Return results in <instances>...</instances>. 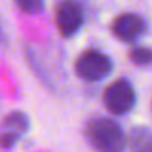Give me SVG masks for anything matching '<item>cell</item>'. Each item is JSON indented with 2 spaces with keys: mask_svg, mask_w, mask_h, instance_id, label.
Wrapping results in <instances>:
<instances>
[{
  "mask_svg": "<svg viewBox=\"0 0 152 152\" xmlns=\"http://www.w3.org/2000/svg\"><path fill=\"white\" fill-rule=\"evenodd\" d=\"M87 141L96 152H123L126 137L121 126L110 118H93L85 128Z\"/></svg>",
  "mask_w": 152,
  "mask_h": 152,
  "instance_id": "6da1fadb",
  "label": "cell"
},
{
  "mask_svg": "<svg viewBox=\"0 0 152 152\" xmlns=\"http://www.w3.org/2000/svg\"><path fill=\"white\" fill-rule=\"evenodd\" d=\"M113 69V64L108 56L95 49L85 51L79 56L75 62V72L80 79L87 82H98L105 79Z\"/></svg>",
  "mask_w": 152,
  "mask_h": 152,
  "instance_id": "7a4b0ae2",
  "label": "cell"
},
{
  "mask_svg": "<svg viewBox=\"0 0 152 152\" xmlns=\"http://www.w3.org/2000/svg\"><path fill=\"white\" fill-rule=\"evenodd\" d=\"M136 95L132 85L126 79H118L106 87L103 103L113 115H124L134 106Z\"/></svg>",
  "mask_w": 152,
  "mask_h": 152,
  "instance_id": "3957f363",
  "label": "cell"
},
{
  "mask_svg": "<svg viewBox=\"0 0 152 152\" xmlns=\"http://www.w3.org/2000/svg\"><path fill=\"white\" fill-rule=\"evenodd\" d=\"M82 10L72 0H64L56 8V25L62 36H72L82 26Z\"/></svg>",
  "mask_w": 152,
  "mask_h": 152,
  "instance_id": "277c9868",
  "label": "cell"
},
{
  "mask_svg": "<svg viewBox=\"0 0 152 152\" xmlns=\"http://www.w3.org/2000/svg\"><path fill=\"white\" fill-rule=\"evenodd\" d=\"M144 20L134 13H124L119 15L113 23V33L118 39L124 43L136 41L144 31Z\"/></svg>",
  "mask_w": 152,
  "mask_h": 152,
  "instance_id": "5b68a950",
  "label": "cell"
},
{
  "mask_svg": "<svg viewBox=\"0 0 152 152\" xmlns=\"http://www.w3.org/2000/svg\"><path fill=\"white\" fill-rule=\"evenodd\" d=\"M28 129V118L20 111H13L5 116L4 129H2V145L10 147L17 142V139Z\"/></svg>",
  "mask_w": 152,
  "mask_h": 152,
  "instance_id": "8992f818",
  "label": "cell"
},
{
  "mask_svg": "<svg viewBox=\"0 0 152 152\" xmlns=\"http://www.w3.org/2000/svg\"><path fill=\"white\" fill-rule=\"evenodd\" d=\"M128 144L131 152H152V131L144 126H137L129 132Z\"/></svg>",
  "mask_w": 152,
  "mask_h": 152,
  "instance_id": "52a82bcc",
  "label": "cell"
},
{
  "mask_svg": "<svg viewBox=\"0 0 152 152\" xmlns=\"http://www.w3.org/2000/svg\"><path fill=\"white\" fill-rule=\"evenodd\" d=\"M129 57L137 66H147V64H152V49H149V48H136L129 53Z\"/></svg>",
  "mask_w": 152,
  "mask_h": 152,
  "instance_id": "ba28073f",
  "label": "cell"
},
{
  "mask_svg": "<svg viewBox=\"0 0 152 152\" xmlns=\"http://www.w3.org/2000/svg\"><path fill=\"white\" fill-rule=\"evenodd\" d=\"M15 4L28 13H36L43 8V0H15Z\"/></svg>",
  "mask_w": 152,
  "mask_h": 152,
  "instance_id": "9c48e42d",
  "label": "cell"
}]
</instances>
